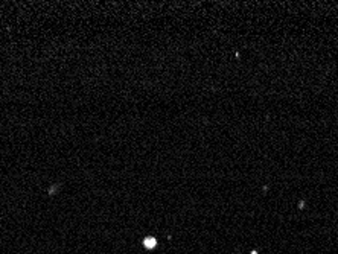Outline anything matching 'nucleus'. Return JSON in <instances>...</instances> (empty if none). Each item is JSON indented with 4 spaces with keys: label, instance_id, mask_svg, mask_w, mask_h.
<instances>
[{
    "label": "nucleus",
    "instance_id": "1",
    "mask_svg": "<svg viewBox=\"0 0 338 254\" xmlns=\"http://www.w3.org/2000/svg\"><path fill=\"white\" fill-rule=\"evenodd\" d=\"M143 245H145V248L151 250V248H154L157 245V239H154V237H146V239L143 240Z\"/></svg>",
    "mask_w": 338,
    "mask_h": 254
}]
</instances>
